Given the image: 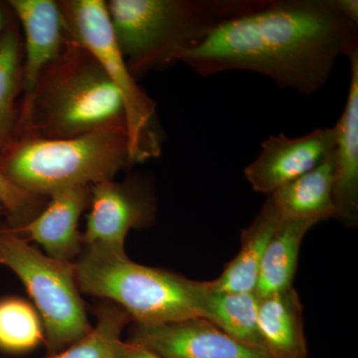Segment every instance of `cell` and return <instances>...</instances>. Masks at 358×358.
I'll list each match as a JSON object with an SVG mask.
<instances>
[{
  "label": "cell",
  "instance_id": "21",
  "mask_svg": "<svg viewBox=\"0 0 358 358\" xmlns=\"http://www.w3.org/2000/svg\"><path fill=\"white\" fill-rule=\"evenodd\" d=\"M96 324L81 341L47 358H115L124 327L131 322L121 307L105 301L96 308Z\"/></svg>",
  "mask_w": 358,
  "mask_h": 358
},
{
  "label": "cell",
  "instance_id": "8",
  "mask_svg": "<svg viewBox=\"0 0 358 358\" xmlns=\"http://www.w3.org/2000/svg\"><path fill=\"white\" fill-rule=\"evenodd\" d=\"M90 213L83 247L124 251V240L131 229L155 222L157 203L150 188L140 179L101 181L91 185Z\"/></svg>",
  "mask_w": 358,
  "mask_h": 358
},
{
  "label": "cell",
  "instance_id": "22",
  "mask_svg": "<svg viewBox=\"0 0 358 358\" xmlns=\"http://www.w3.org/2000/svg\"><path fill=\"white\" fill-rule=\"evenodd\" d=\"M47 202L48 197L30 194L14 185L0 167V205L9 228L20 229L29 223L43 210Z\"/></svg>",
  "mask_w": 358,
  "mask_h": 358
},
{
  "label": "cell",
  "instance_id": "19",
  "mask_svg": "<svg viewBox=\"0 0 358 358\" xmlns=\"http://www.w3.org/2000/svg\"><path fill=\"white\" fill-rule=\"evenodd\" d=\"M22 93V34L14 16L0 39V155L15 140Z\"/></svg>",
  "mask_w": 358,
  "mask_h": 358
},
{
  "label": "cell",
  "instance_id": "16",
  "mask_svg": "<svg viewBox=\"0 0 358 358\" xmlns=\"http://www.w3.org/2000/svg\"><path fill=\"white\" fill-rule=\"evenodd\" d=\"M281 222L279 212L268 197L253 222L242 231L239 253L227 264L217 279L208 282L209 288L233 293L255 292L264 255Z\"/></svg>",
  "mask_w": 358,
  "mask_h": 358
},
{
  "label": "cell",
  "instance_id": "20",
  "mask_svg": "<svg viewBox=\"0 0 358 358\" xmlns=\"http://www.w3.org/2000/svg\"><path fill=\"white\" fill-rule=\"evenodd\" d=\"M42 343L45 329L36 308L18 296L0 299V352L21 355Z\"/></svg>",
  "mask_w": 358,
  "mask_h": 358
},
{
  "label": "cell",
  "instance_id": "7",
  "mask_svg": "<svg viewBox=\"0 0 358 358\" xmlns=\"http://www.w3.org/2000/svg\"><path fill=\"white\" fill-rule=\"evenodd\" d=\"M0 265L20 278L34 301L43 322L48 357L74 345L92 331L77 284L75 263L50 258L6 224H0Z\"/></svg>",
  "mask_w": 358,
  "mask_h": 358
},
{
  "label": "cell",
  "instance_id": "18",
  "mask_svg": "<svg viewBox=\"0 0 358 358\" xmlns=\"http://www.w3.org/2000/svg\"><path fill=\"white\" fill-rule=\"evenodd\" d=\"M258 313L259 298L255 292H215L212 291L208 285L202 308V317L215 324L235 341L265 352L259 331Z\"/></svg>",
  "mask_w": 358,
  "mask_h": 358
},
{
  "label": "cell",
  "instance_id": "17",
  "mask_svg": "<svg viewBox=\"0 0 358 358\" xmlns=\"http://www.w3.org/2000/svg\"><path fill=\"white\" fill-rule=\"evenodd\" d=\"M315 224L313 220H282L261 263L255 289L258 298L293 288L301 241Z\"/></svg>",
  "mask_w": 358,
  "mask_h": 358
},
{
  "label": "cell",
  "instance_id": "23",
  "mask_svg": "<svg viewBox=\"0 0 358 358\" xmlns=\"http://www.w3.org/2000/svg\"><path fill=\"white\" fill-rule=\"evenodd\" d=\"M115 358H160L152 350L129 341H120L115 348Z\"/></svg>",
  "mask_w": 358,
  "mask_h": 358
},
{
  "label": "cell",
  "instance_id": "11",
  "mask_svg": "<svg viewBox=\"0 0 358 358\" xmlns=\"http://www.w3.org/2000/svg\"><path fill=\"white\" fill-rule=\"evenodd\" d=\"M7 3L22 29L24 99L31 94L42 72L64 49L67 28L58 1L8 0Z\"/></svg>",
  "mask_w": 358,
  "mask_h": 358
},
{
  "label": "cell",
  "instance_id": "26",
  "mask_svg": "<svg viewBox=\"0 0 358 358\" xmlns=\"http://www.w3.org/2000/svg\"><path fill=\"white\" fill-rule=\"evenodd\" d=\"M1 216H4V213L3 209H2L1 205H0V217H1Z\"/></svg>",
  "mask_w": 358,
  "mask_h": 358
},
{
  "label": "cell",
  "instance_id": "13",
  "mask_svg": "<svg viewBox=\"0 0 358 358\" xmlns=\"http://www.w3.org/2000/svg\"><path fill=\"white\" fill-rule=\"evenodd\" d=\"M350 63V84L348 100L341 119L336 122L334 150V202L336 219L346 227L358 224V49Z\"/></svg>",
  "mask_w": 358,
  "mask_h": 358
},
{
  "label": "cell",
  "instance_id": "10",
  "mask_svg": "<svg viewBox=\"0 0 358 358\" xmlns=\"http://www.w3.org/2000/svg\"><path fill=\"white\" fill-rule=\"evenodd\" d=\"M128 341L160 358H270L263 350L235 341L203 317L157 326L136 324Z\"/></svg>",
  "mask_w": 358,
  "mask_h": 358
},
{
  "label": "cell",
  "instance_id": "15",
  "mask_svg": "<svg viewBox=\"0 0 358 358\" xmlns=\"http://www.w3.org/2000/svg\"><path fill=\"white\" fill-rule=\"evenodd\" d=\"M258 324L270 358H307L303 306L296 289L259 298Z\"/></svg>",
  "mask_w": 358,
  "mask_h": 358
},
{
  "label": "cell",
  "instance_id": "2",
  "mask_svg": "<svg viewBox=\"0 0 358 358\" xmlns=\"http://www.w3.org/2000/svg\"><path fill=\"white\" fill-rule=\"evenodd\" d=\"M101 131L127 134L121 94L95 56L68 36L60 55L21 100L15 140H66Z\"/></svg>",
  "mask_w": 358,
  "mask_h": 358
},
{
  "label": "cell",
  "instance_id": "3",
  "mask_svg": "<svg viewBox=\"0 0 358 358\" xmlns=\"http://www.w3.org/2000/svg\"><path fill=\"white\" fill-rule=\"evenodd\" d=\"M265 0H110L115 41L136 80L174 64L176 55L200 43L221 23Z\"/></svg>",
  "mask_w": 358,
  "mask_h": 358
},
{
  "label": "cell",
  "instance_id": "6",
  "mask_svg": "<svg viewBox=\"0 0 358 358\" xmlns=\"http://www.w3.org/2000/svg\"><path fill=\"white\" fill-rule=\"evenodd\" d=\"M68 36L88 49L121 94L126 112L131 166L157 159L162 152L164 131L157 103L138 86L122 57L103 0H60Z\"/></svg>",
  "mask_w": 358,
  "mask_h": 358
},
{
  "label": "cell",
  "instance_id": "9",
  "mask_svg": "<svg viewBox=\"0 0 358 358\" xmlns=\"http://www.w3.org/2000/svg\"><path fill=\"white\" fill-rule=\"evenodd\" d=\"M336 129H313L305 136H270L255 159L245 167L244 176L253 189L271 195L281 186L319 166L336 150Z\"/></svg>",
  "mask_w": 358,
  "mask_h": 358
},
{
  "label": "cell",
  "instance_id": "25",
  "mask_svg": "<svg viewBox=\"0 0 358 358\" xmlns=\"http://www.w3.org/2000/svg\"><path fill=\"white\" fill-rule=\"evenodd\" d=\"M14 18V14L7 1L0 2V39Z\"/></svg>",
  "mask_w": 358,
  "mask_h": 358
},
{
  "label": "cell",
  "instance_id": "4",
  "mask_svg": "<svg viewBox=\"0 0 358 358\" xmlns=\"http://www.w3.org/2000/svg\"><path fill=\"white\" fill-rule=\"evenodd\" d=\"M75 273L80 292L112 301L136 324L202 317L207 282L134 263L124 251L83 247Z\"/></svg>",
  "mask_w": 358,
  "mask_h": 358
},
{
  "label": "cell",
  "instance_id": "12",
  "mask_svg": "<svg viewBox=\"0 0 358 358\" xmlns=\"http://www.w3.org/2000/svg\"><path fill=\"white\" fill-rule=\"evenodd\" d=\"M91 186L78 185L52 193L43 210L20 229H10L27 242H36L45 254L61 262L75 263L82 253L80 216L89 208Z\"/></svg>",
  "mask_w": 358,
  "mask_h": 358
},
{
  "label": "cell",
  "instance_id": "1",
  "mask_svg": "<svg viewBox=\"0 0 358 358\" xmlns=\"http://www.w3.org/2000/svg\"><path fill=\"white\" fill-rule=\"evenodd\" d=\"M357 49L358 25L331 0H265L179 52L176 62L201 77L258 73L279 88L312 96L326 86L338 58Z\"/></svg>",
  "mask_w": 358,
  "mask_h": 358
},
{
  "label": "cell",
  "instance_id": "5",
  "mask_svg": "<svg viewBox=\"0 0 358 358\" xmlns=\"http://www.w3.org/2000/svg\"><path fill=\"white\" fill-rule=\"evenodd\" d=\"M128 166V136L119 131L66 140L16 138L0 155V167L7 178L24 192L42 197L71 186L115 179Z\"/></svg>",
  "mask_w": 358,
  "mask_h": 358
},
{
  "label": "cell",
  "instance_id": "14",
  "mask_svg": "<svg viewBox=\"0 0 358 358\" xmlns=\"http://www.w3.org/2000/svg\"><path fill=\"white\" fill-rule=\"evenodd\" d=\"M334 152L310 173L278 188L268 195L282 220L336 219L334 202Z\"/></svg>",
  "mask_w": 358,
  "mask_h": 358
},
{
  "label": "cell",
  "instance_id": "24",
  "mask_svg": "<svg viewBox=\"0 0 358 358\" xmlns=\"http://www.w3.org/2000/svg\"><path fill=\"white\" fill-rule=\"evenodd\" d=\"M331 2L345 18L358 25L357 0H331Z\"/></svg>",
  "mask_w": 358,
  "mask_h": 358
}]
</instances>
